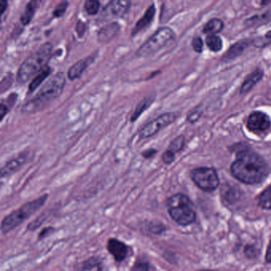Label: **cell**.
<instances>
[{
	"instance_id": "cell-1",
	"label": "cell",
	"mask_w": 271,
	"mask_h": 271,
	"mask_svg": "<svg viewBox=\"0 0 271 271\" xmlns=\"http://www.w3.org/2000/svg\"><path fill=\"white\" fill-rule=\"evenodd\" d=\"M269 171L267 162L260 155L250 150L239 151L231 165L234 178L247 185L261 183L267 178Z\"/></svg>"
},
{
	"instance_id": "cell-2",
	"label": "cell",
	"mask_w": 271,
	"mask_h": 271,
	"mask_svg": "<svg viewBox=\"0 0 271 271\" xmlns=\"http://www.w3.org/2000/svg\"><path fill=\"white\" fill-rule=\"evenodd\" d=\"M65 85V76L63 72H58L53 76L41 87L35 96L23 104L22 112L23 113H36L45 109L48 104L62 94Z\"/></svg>"
},
{
	"instance_id": "cell-3",
	"label": "cell",
	"mask_w": 271,
	"mask_h": 271,
	"mask_svg": "<svg viewBox=\"0 0 271 271\" xmlns=\"http://www.w3.org/2000/svg\"><path fill=\"white\" fill-rule=\"evenodd\" d=\"M48 199V194H43L37 199L33 200L11 212L3 219L1 223V232L6 235L14 230L17 227L22 225L24 221L29 219L36 213L40 208H42Z\"/></svg>"
},
{
	"instance_id": "cell-4",
	"label": "cell",
	"mask_w": 271,
	"mask_h": 271,
	"mask_svg": "<svg viewBox=\"0 0 271 271\" xmlns=\"http://www.w3.org/2000/svg\"><path fill=\"white\" fill-rule=\"evenodd\" d=\"M166 207L169 216L178 225L188 226L196 220L192 201L185 194L177 193L168 198Z\"/></svg>"
},
{
	"instance_id": "cell-5",
	"label": "cell",
	"mask_w": 271,
	"mask_h": 271,
	"mask_svg": "<svg viewBox=\"0 0 271 271\" xmlns=\"http://www.w3.org/2000/svg\"><path fill=\"white\" fill-rule=\"evenodd\" d=\"M52 50L51 43L44 44L37 52L33 54L24 61L20 66L17 75V80L20 84L27 83L46 66L47 62L51 58Z\"/></svg>"
},
{
	"instance_id": "cell-6",
	"label": "cell",
	"mask_w": 271,
	"mask_h": 271,
	"mask_svg": "<svg viewBox=\"0 0 271 271\" xmlns=\"http://www.w3.org/2000/svg\"><path fill=\"white\" fill-rule=\"evenodd\" d=\"M175 33L172 29L169 27H162L138 48L136 55L138 58H149L166 46L171 41H175Z\"/></svg>"
},
{
	"instance_id": "cell-7",
	"label": "cell",
	"mask_w": 271,
	"mask_h": 271,
	"mask_svg": "<svg viewBox=\"0 0 271 271\" xmlns=\"http://www.w3.org/2000/svg\"><path fill=\"white\" fill-rule=\"evenodd\" d=\"M191 178L194 183L201 190L212 192L217 189L219 179L217 173L212 168L201 167L193 169Z\"/></svg>"
},
{
	"instance_id": "cell-8",
	"label": "cell",
	"mask_w": 271,
	"mask_h": 271,
	"mask_svg": "<svg viewBox=\"0 0 271 271\" xmlns=\"http://www.w3.org/2000/svg\"><path fill=\"white\" fill-rule=\"evenodd\" d=\"M177 117L178 115L175 112H166L160 115L155 119L144 125L138 131V136L140 139H145L155 136L160 131H162L164 128L169 126V124L175 122Z\"/></svg>"
},
{
	"instance_id": "cell-9",
	"label": "cell",
	"mask_w": 271,
	"mask_h": 271,
	"mask_svg": "<svg viewBox=\"0 0 271 271\" xmlns=\"http://www.w3.org/2000/svg\"><path fill=\"white\" fill-rule=\"evenodd\" d=\"M131 8V0H111L103 9L100 19L102 22L121 18Z\"/></svg>"
},
{
	"instance_id": "cell-10",
	"label": "cell",
	"mask_w": 271,
	"mask_h": 271,
	"mask_svg": "<svg viewBox=\"0 0 271 271\" xmlns=\"http://www.w3.org/2000/svg\"><path fill=\"white\" fill-rule=\"evenodd\" d=\"M247 127L254 133L263 134L269 131L271 121L266 114L262 112H255L248 117Z\"/></svg>"
},
{
	"instance_id": "cell-11",
	"label": "cell",
	"mask_w": 271,
	"mask_h": 271,
	"mask_svg": "<svg viewBox=\"0 0 271 271\" xmlns=\"http://www.w3.org/2000/svg\"><path fill=\"white\" fill-rule=\"evenodd\" d=\"M29 158V151H24L22 153H20L18 156L12 158L8 162H6L5 165L1 168V170H0L1 178H4L6 177L11 176L13 174L19 170L27 163Z\"/></svg>"
},
{
	"instance_id": "cell-12",
	"label": "cell",
	"mask_w": 271,
	"mask_h": 271,
	"mask_svg": "<svg viewBox=\"0 0 271 271\" xmlns=\"http://www.w3.org/2000/svg\"><path fill=\"white\" fill-rule=\"evenodd\" d=\"M107 250L108 253L113 257L114 260L116 262H124L129 254V247L115 238H111L107 242Z\"/></svg>"
},
{
	"instance_id": "cell-13",
	"label": "cell",
	"mask_w": 271,
	"mask_h": 271,
	"mask_svg": "<svg viewBox=\"0 0 271 271\" xmlns=\"http://www.w3.org/2000/svg\"><path fill=\"white\" fill-rule=\"evenodd\" d=\"M120 31V26L117 22H112L100 30L97 34V38L101 43H107L112 41Z\"/></svg>"
},
{
	"instance_id": "cell-14",
	"label": "cell",
	"mask_w": 271,
	"mask_h": 271,
	"mask_svg": "<svg viewBox=\"0 0 271 271\" xmlns=\"http://www.w3.org/2000/svg\"><path fill=\"white\" fill-rule=\"evenodd\" d=\"M253 43V41L249 39H243L238 41L236 43L230 47L228 52L224 55L223 59L225 61H231L235 59L237 57L240 56L245 50Z\"/></svg>"
},
{
	"instance_id": "cell-15",
	"label": "cell",
	"mask_w": 271,
	"mask_h": 271,
	"mask_svg": "<svg viewBox=\"0 0 271 271\" xmlns=\"http://www.w3.org/2000/svg\"><path fill=\"white\" fill-rule=\"evenodd\" d=\"M155 13H156V9H155V5H151L148 8L147 11H145L143 16L138 20V22L135 25V28L132 31V35L133 36H135L137 34L143 31L146 27L151 25V22L154 20V18H155Z\"/></svg>"
},
{
	"instance_id": "cell-16",
	"label": "cell",
	"mask_w": 271,
	"mask_h": 271,
	"mask_svg": "<svg viewBox=\"0 0 271 271\" xmlns=\"http://www.w3.org/2000/svg\"><path fill=\"white\" fill-rule=\"evenodd\" d=\"M94 58L92 57H89L87 58L86 59L81 60V61H78L77 63L74 64L72 67H71L68 71V78L71 80V81H74V80L79 79L81 78V75L84 73L87 67L92 63L93 61Z\"/></svg>"
},
{
	"instance_id": "cell-17",
	"label": "cell",
	"mask_w": 271,
	"mask_h": 271,
	"mask_svg": "<svg viewBox=\"0 0 271 271\" xmlns=\"http://www.w3.org/2000/svg\"><path fill=\"white\" fill-rule=\"evenodd\" d=\"M264 72L262 69H256L247 77L241 87V94L248 93L262 79Z\"/></svg>"
},
{
	"instance_id": "cell-18",
	"label": "cell",
	"mask_w": 271,
	"mask_h": 271,
	"mask_svg": "<svg viewBox=\"0 0 271 271\" xmlns=\"http://www.w3.org/2000/svg\"><path fill=\"white\" fill-rule=\"evenodd\" d=\"M78 269H81V270H103L104 269V262L100 257H91L89 259L83 261L80 264Z\"/></svg>"
},
{
	"instance_id": "cell-19",
	"label": "cell",
	"mask_w": 271,
	"mask_h": 271,
	"mask_svg": "<svg viewBox=\"0 0 271 271\" xmlns=\"http://www.w3.org/2000/svg\"><path fill=\"white\" fill-rule=\"evenodd\" d=\"M51 73V68L48 66H45L42 70L40 71L36 77L33 79L29 85V91L28 93L31 94L34 92L40 85L42 84L44 81L46 79L47 77Z\"/></svg>"
},
{
	"instance_id": "cell-20",
	"label": "cell",
	"mask_w": 271,
	"mask_h": 271,
	"mask_svg": "<svg viewBox=\"0 0 271 271\" xmlns=\"http://www.w3.org/2000/svg\"><path fill=\"white\" fill-rule=\"evenodd\" d=\"M40 0H31L27 5L23 15L21 17V22L23 25H28L34 17V13L38 7Z\"/></svg>"
},
{
	"instance_id": "cell-21",
	"label": "cell",
	"mask_w": 271,
	"mask_h": 271,
	"mask_svg": "<svg viewBox=\"0 0 271 271\" xmlns=\"http://www.w3.org/2000/svg\"><path fill=\"white\" fill-rule=\"evenodd\" d=\"M153 102H154V98L153 97H146L145 99L142 100L137 105L135 112L131 115V122H135V121L138 120V118L142 115V114L145 112V110H147L151 107Z\"/></svg>"
},
{
	"instance_id": "cell-22",
	"label": "cell",
	"mask_w": 271,
	"mask_h": 271,
	"mask_svg": "<svg viewBox=\"0 0 271 271\" xmlns=\"http://www.w3.org/2000/svg\"><path fill=\"white\" fill-rule=\"evenodd\" d=\"M271 21V9L262 13V15H255L247 19L245 25L247 27H254L255 25L266 23Z\"/></svg>"
},
{
	"instance_id": "cell-23",
	"label": "cell",
	"mask_w": 271,
	"mask_h": 271,
	"mask_svg": "<svg viewBox=\"0 0 271 271\" xmlns=\"http://www.w3.org/2000/svg\"><path fill=\"white\" fill-rule=\"evenodd\" d=\"M225 24L219 18H212L207 22L204 27V32L209 34H216L223 31Z\"/></svg>"
},
{
	"instance_id": "cell-24",
	"label": "cell",
	"mask_w": 271,
	"mask_h": 271,
	"mask_svg": "<svg viewBox=\"0 0 271 271\" xmlns=\"http://www.w3.org/2000/svg\"><path fill=\"white\" fill-rule=\"evenodd\" d=\"M258 205L266 210H271V185L257 198Z\"/></svg>"
},
{
	"instance_id": "cell-25",
	"label": "cell",
	"mask_w": 271,
	"mask_h": 271,
	"mask_svg": "<svg viewBox=\"0 0 271 271\" xmlns=\"http://www.w3.org/2000/svg\"><path fill=\"white\" fill-rule=\"evenodd\" d=\"M207 46L213 52H219L223 48V41L215 34H209L206 38Z\"/></svg>"
},
{
	"instance_id": "cell-26",
	"label": "cell",
	"mask_w": 271,
	"mask_h": 271,
	"mask_svg": "<svg viewBox=\"0 0 271 271\" xmlns=\"http://www.w3.org/2000/svg\"><path fill=\"white\" fill-rule=\"evenodd\" d=\"M155 269V268L151 265L148 259L142 257H139L135 260L133 266L131 268V270L135 271H149Z\"/></svg>"
},
{
	"instance_id": "cell-27",
	"label": "cell",
	"mask_w": 271,
	"mask_h": 271,
	"mask_svg": "<svg viewBox=\"0 0 271 271\" xmlns=\"http://www.w3.org/2000/svg\"><path fill=\"white\" fill-rule=\"evenodd\" d=\"M48 215H50V212H42L41 215H38L36 219L27 225V231L33 232V231H35L36 229H38L45 222V219L48 217Z\"/></svg>"
},
{
	"instance_id": "cell-28",
	"label": "cell",
	"mask_w": 271,
	"mask_h": 271,
	"mask_svg": "<svg viewBox=\"0 0 271 271\" xmlns=\"http://www.w3.org/2000/svg\"><path fill=\"white\" fill-rule=\"evenodd\" d=\"M101 3L99 0H87L85 4V10L89 15H96L99 12Z\"/></svg>"
},
{
	"instance_id": "cell-29",
	"label": "cell",
	"mask_w": 271,
	"mask_h": 271,
	"mask_svg": "<svg viewBox=\"0 0 271 271\" xmlns=\"http://www.w3.org/2000/svg\"><path fill=\"white\" fill-rule=\"evenodd\" d=\"M185 136L184 135H179L170 142L168 149L177 154V153L180 152V151L183 150L184 146H185Z\"/></svg>"
},
{
	"instance_id": "cell-30",
	"label": "cell",
	"mask_w": 271,
	"mask_h": 271,
	"mask_svg": "<svg viewBox=\"0 0 271 271\" xmlns=\"http://www.w3.org/2000/svg\"><path fill=\"white\" fill-rule=\"evenodd\" d=\"M145 229L150 233L154 235H161L166 230L165 225L161 223H155V222H149L145 225Z\"/></svg>"
},
{
	"instance_id": "cell-31",
	"label": "cell",
	"mask_w": 271,
	"mask_h": 271,
	"mask_svg": "<svg viewBox=\"0 0 271 271\" xmlns=\"http://www.w3.org/2000/svg\"><path fill=\"white\" fill-rule=\"evenodd\" d=\"M175 153L173 152L170 150L167 149L162 154V160L164 163L166 165H170L175 160Z\"/></svg>"
},
{
	"instance_id": "cell-32",
	"label": "cell",
	"mask_w": 271,
	"mask_h": 271,
	"mask_svg": "<svg viewBox=\"0 0 271 271\" xmlns=\"http://www.w3.org/2000/svg\"><path fill=\"white\" fill-rule=\"evenodd\" d=\"M55 228L54 227L48 226L46 228H42V230L39 232L38 235V240H42V239H45L48 237V235H51V234L54 233L55 232Z\"/></svg>"
},
{
	"instance_id": "cell-33",
	"label": "cell",
	"mask_w": 271,
	"mask_h": 271,
	"mask_svg": "<svg viewBox=\"0 0 271 271\" xmlns=\"http://www.w3.org/2000/svg\"><path fill=\"white\" fill-rule=\"evenodd\" d=\"M67 8H68V3H61L57 7L56 9L54 10V13H53L54 16L56 17V18H60V17L62 16L66 11Z\"/></svg>"
},
{
	"instance_id": "cell-34",
	"label": "cell",
	"mask_w": 271,
	"mask_h": 271,
	"mask_svg": "<svg viewBox=\"0 0 271 271\" xmlns=\"http://www.w3.org/2000/svg\"><path fill=\"white\" fill-rule=\"evenodd\" d=\"M192 46L196 53H201L203 51V41L200 37H195L192 41Z\"/></svg>"
},
{
	"instance_id": "cell-35",
	"label": "cell",
	"mask_w": 271,
	"mask_h": 271,
	"mask_svg": "<svg viewBox=\"0 0 271 271\" xmlns=\"http://www.w3.org/2000/svg\"><path fill=\"white\" fill-rule=\"evenodd\" d=\"M157 153H158V151L155 148H149V149L142 151L141 155L145 159H151V158H154L157 155Z\"/></svg>"
},
{
	"instance_id": "cell-36",
	"label": "cell",
	"mask_w": 271,
	"mask_h": 271,
	"mask_svg": "<svg viewBox=\"0 0 271 271\" xmlns=\"http://www.w3.org/2000/svg\"><path fill=\"white\" fill-rule=\"evenodd\" d=\"M201 115V112L199 111H196L195 110L194 112H191L188 116H187V120L189 121V122H195L199 119Z\"/></svg>"
},
{
	"instance_id": "cell-37",
	"label": "cell",
	"mask_w": 271,
	"mask_h": 271,
	"mask_svg": "<svg viewBox=\"0 0 271 271\" xmlns=\"http://www.w3.org/2000/svg\"><path fill=\"white\" fill-rule=\"evenodd\" d=\"M10 112V108H8L7 104H4V102L1 103L0 105V112H1V121L4 119V117L8 115V112Z\"/></svg>"
},
{
	"instance_id": "cell-38",
	"label": "cell",
	"mask_w": 271,
	"mask_h": 271,
	"mask_svg": "<svg viewBox=\"0 0 271 271\" xmlns=\"http://www.w3.org/2000/svg\"><path fill=\"white\" fill-rule=\"evenodd\" d=\"M85 31V25L81 22H78V26H77V31H78V34L80 35L81 34H84Z\"/></svg>"
},
{
	"instance_id": "cell-39",
	"label": "cell",
	"mask_w": 271,
	"mask_h": 271,
	"mask_svg": "<svg viewBox=\"0 0 271 271\" xmlns=\"http://www.w3.org/2000/svg\"><path fill=\"white\" fill-rule=\"evenodd\" d=\"M0 7H1V14H4V11L8 8V1L7 0H0Z\"/></svg>"
},
{
	"instance_id": "cell-40",
	"label": "cell",
	"mask_w": 271,
	"mask_h": 271,
	"mask_svg": "<svg viewBox=\"0 0 271 271\" xmlns=\"http://www.w3.org/2000/svg\"><path fill=\"white\" fill-rule=\"evenodd\" d=\"M266 261L268 263H271V242L268 246L267 251H266Z\"/></svg>"
},
{
	"instance_id": "cell-41",
	"label": "cell",
	"mask_w": 271,
	"mask_h": 271,
	"mask_svg": "<svg viewBox=\"0 0 271 271\" xmlns=\"http://www.w3.org/2000/svg\"><path fill=\"white\" fill-rule=\"evenodd\" d=\"M261 1H262L261 4L263 6L268 5V4H270L271 2V0H261Z\"/></svg>"
}]
</instances>
